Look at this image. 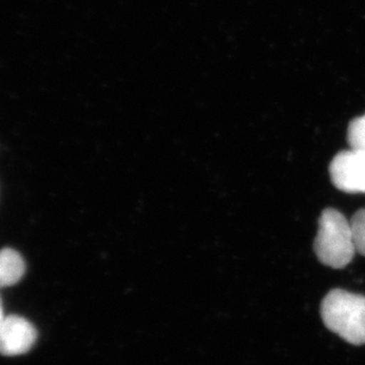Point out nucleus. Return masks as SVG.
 Wrapping results in <instances>:
<instances>
[{
    "mask_svg": "<svg viewBox=\"0 0 365 365\" xmlns=\"http://www.w3.org/2000/svg\"><path fill=\"white\" fill-rule=\"evenodd\" d=\"M314 252L320 262L329 267L344 268L355 257L351 222L336 209H325L318 222Z\"/></svg>",
    "mask_w": 365,
    "mask_h": 365,
    "instance_id": "f03ea898",
    "label": "nucleus"
},
{
    "mask_svg": "<svg viewBox=\"0 0 365 365\" xmlns=\"http://www.w3.org/2000/svg\"><path fill=\"white\" fill-rule=\"evenodd\" d=\"M37 331L23 317L9 316L0 325V355H24L34 346Z\"/></svg>",
    "mask_w": 365,
    "mask_h": 365,
    "instance_id": "20e7f679",
    "label": "nucleus"
},
{
    "mask_svg": "<svg viewBox=\"0 0 365 365\" xmlns=\"http://www.w3.org/2000/svg\"><path fill=\"white\" fill-rule=\"evenodd\" d=\"M320 314L334 334L350 344H365V295L332 289L322 302Z\"/></svg>",
    "mask_w": 365,
    "mask_h": 365,
    "instance_id": "f257e3e1",
    "label": "nucleus"
},
{
    "mask_svg": "<svg viewBox=\"0 0 365 365\" xmlns=\"http://www.w3.org/2000/svg\"><path fill=\"white\" fill-rule=\"evenodd\" d=\"M346 139L350 148L365 152V114L356 118L350 123Z\"/></svg>",
    "mask_w": 365,
    "mask_h": 365,
    "instance_id": "423d86ee",
    "label": "nucleus"
},
{
    "mask_svg": "<svg viewBox=\"0 0 365 365\" xmlns=\"http://www.w3.org/2000/svg\"><path fill=\"white\" fill-rule=\"evenodd\" d=\"M329 173L334 185L343 192L365 193V152L355 148L339 152Z\"/></svg>",
    "mask_w": 365,
    "mask_h": 365,
    "instance_id": "7ed1b4c3",
    "label": "nucleus"
},
{
    "mask_svg": "<svg viewBox=\"0 0 365 365\" xmlns=\"http://www.w3.org/2000/svg\"><path fill=\"white\" fill-rule=\"evenodd\" d=\"M25 273L24 259L16 250H0V288L10 287L21 281Z\"/></svg>",
    "mask_w": 365,
    "mask_h": 365,
    "instance_id": "39448f33",
    "label": "nucleus"
},
{
    "mask_svg": "<svg viewBox=\"0 0 365 365\" xmlns=\"http://www.w3.org/2000/svg\"><path fill=\"white\" fill-rule=\"evenodd\" d=\"M6 317L4 316L3 312V306H1V300H0V325L3 324L4 319H5Z\"/></svg>",
    "mask_w": 365,
    "mask_h": 365,
    "instance_id": "6e6552de",
    "label": "nucleus"
},
{
    "mask_svg": "<svg viewBox=\"0 0 365 365\" xmlns=\"http://www.w3.org/2000/svg\"><path fill=\"white\" fill-rule=\"evenodd\" d=\"M352 234L356 252L365 257V209L357 211L351 218Z\"/></svg>",
    "mask_w": 365,
    "mask_h": 365,
    "instance_id": "0eeeda50",
    "label": "nucleus"
}]
</instances>
